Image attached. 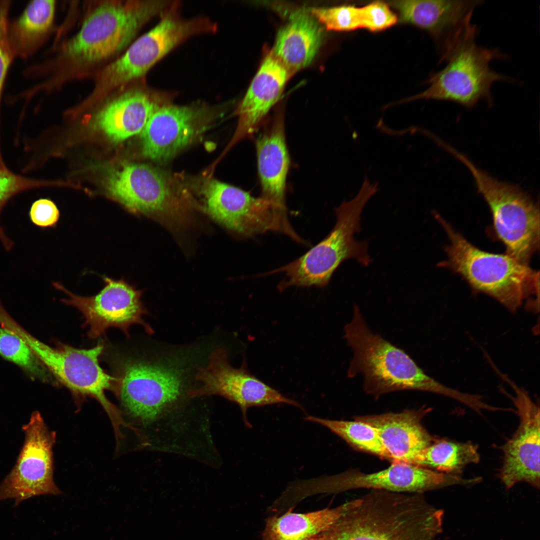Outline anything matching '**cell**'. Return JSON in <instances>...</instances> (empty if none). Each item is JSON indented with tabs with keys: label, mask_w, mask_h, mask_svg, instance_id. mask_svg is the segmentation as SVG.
<instances>
[{
	"label": "cell",
	"mask_w": 540,
	"mask_h": 540,
	"mask_svg": "<svg viewBox=\"0 0 540 540\" xmlns=\"http://www.w3.org/2000/svg\"><path fill=\"white\" fill-rule=\"evenodd\" d=\"M443 516L422 494L372 490L310 540H436Z\"/></svg>",
	"instance_id": "6da1fadb"
},
{
	"label": "cell",
	"mask_w": 540,
	"mask_h": 540,
	"mask_svg": "<svg viewBox=\"0 0 540 540\" xmlns=\"http://www.w3.org/2000/svg\"><path fill=\"white\" fill-rule=\"evenodd\" d=\"M344 338L352 351L347 376L363 377V388L377 398L398 390L434 393L468 405L470 393L440 383L428 375L404 350L368 327L359 308L354 305L352 320L344 328Z\"/></svg>",
	"instance_id": "7a4b0ae2"
},
{
	"label": "cell",
	"mask_w": 540,
	"mask_h": 540,
	"mask_svg": "<svg viewBox=\"0 0 540 540\" xmlns=\"http://www.w3.org/2000/svg\"><path fill=\"white\" fill-rule=\"evenodd\" d=\"M434 216L449 239L447 258L438 265L459 274L476 292L488 295L514 312L525 299L539 298V272L507 254H496L474 246L438 214Z\"/></svg>",
	"instance_id": "3957f363"
},
{
	"label": "cell",
	"mask_w": 540,
	"mask_h": 540,
	"mask_svg": "<svg viewBox=\"0 0 540 540\" xmlns=\"http://www.w3.org/2000/svg\"><path fill=\"white\" fill-rule=\"evenodd\" d=\"M379 190L378 184L365 177L356 196L335 208L336 224L324 239L296 260L265 274H284L285 278L278 287L282 292L292 286H325L338 266L349 258L368 266L372 262L368 242L358 241L354 235L360 231L364 206Z\"/></svg>",
	"instance_id": "277c9868"
},
{
	"label": "cell",
	"mask_w": 540,
	"mask_h": 540,
	"mask_svg": "<svg viewBox=\"0 0 540 540\" xmlns=\"http://www.w3.org/2000/svg\"><path fill=\"white\" fill-rule=\"evenodd\" d=\"M170 0H109L90 14L80 30L62 48V56L85 66L113 56L126 48L149 20L160 16Z\"/></svg>",
	"instance_id": "5b68a950"
},
{
	"label": "cell",
	"mask_w": 540,
	"mask_h": 540,
	"mask_svg": "<svg viewBox=\"0 0 540 540\" xmlns=\"http://www.w3.org/2000/svg\"><path fill=\"white\" fill-rule=\"evenodd\" d=\"M452 156L472 174L490 210L496 232L504 244L506 254L528 265L539 248L538 204L520 186L494 178L458 150Z\"/></svg>",
	"instance_id": "8992f818"
},
{
	"label": "cell",
	"mask_w": 540,
	"mask_h": 540,
	"mask_svg": "<svg viewBox=\"0 0 540 540\" xmlns=\"http://www.w3.org/2000/svg\"><path fill=\"white\" fill-rule=\"evenodd\" d=\"M105 184L108 194L128 210L172 228L188 226L198 208L194 200L175 188L168 176L146 164L123 163L108 174Z\"/></svg>",
	"instance_id": "52a82bcc"
},
{
	"label": "cell",
	"mask_w": 540,
	"mask_h": 540,
	"mask_svg": "<svg viewBox=\"0 0 540 540\" xmlns=\"http://www.w3.org/2000/svg\"><path fill=\"white\" fill-rule=\"evenodd\" d=\"M476 33V28L468 32L442 55L448 64L431 76L427 89L398 104L418 99L452 101L468 108L480 100L492 104V84L510 80L490 66L492 60L504 56L496 48L478 46Z\"/></svg>",
	"instance_id": "ba28073f"
},
{
	"label": "cell",
	"mask_w": 540,
	"mask_h": 540,
	"mask_svg": "<svg viewBox=\"0 0 540 540\" xmlns=\"http://www.w3.org/2000/svg\"><path fill=\"white\" fill-rule=\"evenodd\" d=\"M12 330L62 384L75 393L96 398L108 414L114 427L120 424L122 420L118 412L105 394L106 390H117L119 380L107 374L99 364L102 344L99 343L90 349L76 348L61 342L52 347L34 337L19 324L14 325Z\"/></svg>",
	"instance_id": "9c48e42d"
},
{
	"label": "cell",
	"mask_w": 540,
	"mask_h": 540,
	"mask_svg": "<svg viewBox=\"0 0 540 540\" xmlns=\"http://www.w3.org/2000/svg\"><path fill=\"white\" fill-rule=\"evenodd\" d=\"M200 210L228 230L245 237L268 231L294 237L286 213L262 197L255 198L237 187L208 178L198 190Z\"/></svg>",
	"instance_id": "30bf717a"
},
{
	"label": "cell",
	"mask_w": 540,
	"mask_h": 540,
	"mask_svg": "<svg viewBox=\"0 0 540 540\" xmlns=\"http://www.w3.org/2000/svg\"><path fill=\"white\" fill-rule=\"evenodd\" d=\"M469 478L443 474L418 466L392 462L382 470L365 474L356 470L332 476L298 480L295 488L298 498L318 494H333L358 488H372L395 492L422 494L450 486L468 485Z\"/></svg>",
	"instance_id": "8fae6325"
},
{
	"label": "cell",
	"mask_w": 540,
	"mask_h": 540,
	"mask_svg": "<svg viewBox=\"0 0 540 540\" xmlns=\"http://www.w3.org/2000/svg\"><path fill=\"white\" fill-rule=\"evenodd\" d=\"M117 392L123 406L144 424L152 422L176 404L184 388L180 370L160 364L128 358L118 367Z\"/></svg>",
	"instance_id": "7c38bea8"
},
{
	"label": "cell",
	"mask_w": 540,
	"mask_h": 540,
	"mask_svg": "<svg viewBox=\"0 0 540 540\" xmlns=\"http://www.w3.org/2000/svg\"><path fill=\"white\" fill-rule=\"evenodd\" d=\"M22 429L24 444L14 466L0 485V502L14 499V506L34 496L60 494L53 476L56 433L49 430L37 411Z\"/></svg>",
	"instance_id": "4fadbf2b"
},
{
	"label": "cell",
	"mask_w": 540,
	"mask_h": 540,
	"mask_svg": "<svg viewBox=\"0 0 540 540\" xmlns=\"http://www.w3.org/2000/svg\"><path fill=\"white\" fill-rule=\"evenodd\" d=\"M494 371L510 386L514 394L500 388L515 406L519 423L510 438L501 447L502 462L498 476L507 489L520 482L539 488L540 411L539 403L497 368Z\"/></svg>",
	"instance_id": "5bb4252c"
},
{
	"label": "cell",
	"mask_w": 540,
	"mask_h": 540,
	"mask_svg": "<svg viewBox=\"0 0 540 540\" xmlns=\"http://www.w3.org/2000/svg\"><path fill=\"white\" fill-rule=\"evenodd\" d=\"M221 113L220 108L203 103L162 105L141 132L144 156L158 162L170 160L200 138Z\"/></svg>",
	"instance_id": "9a60e30c"
},
{
	"label": "cell",
	"mask_w": 540,
	"mask_h": 540,
	"mask_svg": "<svg viewBox=\"0 0 540 540\" xmlns=\"http://www.w3.org/2000/svg\"><path fill=\"white\" fill-rule=\"evenodd\" d=\"M102 279L103 288L90 296L74 294L59 282L52 284L68 296L62 301L76 308L82 314L90 338L100 336L112 327L118 328L128 335L130 326L134 324L142 325L148 333L152 334V330L142 318L147 312L141 300L142 292L124 279L106 276Z\"/></svg>",
	"instance_id": "2e32d148"
},
{
	"label": "cell",
	"mask_w": 540,
	"mask_h": 540,
	"mask_svg": "<svg viewBox=\"0 0 540 540\" xmlns=\"http://www.w3.org/2000/svg\"><path fill=\"white\" fill-rule=\"evenodd\" d=\"M227 352L218 348L210 354L206 366L200 368L195 376L200 386L188 392L190 396L218 395L238 404L246 424L247 410L252 406L286 404L302 410L298 402L289 398L254 376L246 368L245 360L239 368L232 366Z\"/></svg>",
	"instance_id": "e0dca14e"
},
{
	"label": "cell",
	"mask_w": 540,
	"mask_h": 540,
	"mask_svg": "<svg viewBox=\"0 0 540 540\" xmlns=\"http://www.w3.org/2000/svg\"><path fill=\"white\" fill-rule=\"evenodd\" d=\"M180 4L173 1L160 16L158 24L132 44L118 60L119 66L128 77L144 76L158 60L192 36L216 32L217 24L206 17L182 18Z\"/></svg>",
	"instance_id": "ac0fdd59"
},
{
	"label": "cell",
	"mask_w": 540,
	"mask_h": 540,
	"mask_svg": "<svg viewBox=\"0 0 540 540\" xmlns=\"http://www.w3.org/2000/svg\"><path fill=\"white\" fill-rule=\"evenodd\" d=\"M482 2L407 0L392 1L390 4L398 11L402 22L443 38L444 52L474 26L470 22L473 12Z\"/></svg>",
	"instance_id": "d6986e66"
},
{
	"label": "cell",
	"mask_w": 540,
	"mask_h": 540,
	"mask_svg": "<svg viewBox=\"0 0 540 540\" xmlns=\"http://www.w3.org/2000/svg\"><path fill=\"white\" fill-rule=\"evenodd\" d=\"M292 75L271 52L266 56L238 106L236 114L238 122L231 146L258 129L270 108L280 99Z\"/></svg>",
	"instance_id": "ffe728a7"
},
{
	"label": "cell",
	"mask_w": 540,
	"mask_h": 540,
	"mask_svg": "<svg viewBox=\"0 0 540 540\" xmlns=\"http://www.w3.org/2000/svg\"><path fill=\"white\" fill-rule=\"evenodd\" d=\"M164 92L142 88L128 90L106 104L97 114L98 127L114 142L141 132L160 106L168 103Z\"/></svg>",
	"instance_id": "44dd1931"
},
{
	"label": "cell",
	"mask_w": 540,
	"mask_h": 540,
	"mask_svg": "<svg viewBox=\"0 0 540 540\" xmlns=\"http://www.w3.org/2000/svg\"><path fill=\"white\" fill-rule=\"evenodd\" d=\"M258 172L264 199L286 211V182L290 165L283 112H276L256 142Z\"/></svg>",
	"instance_id": "7402d4cb"
},
{
	"label": "cell",
	"mask_w": 540,
	"mask_h": 540,
	"mask_svg": "<svg viewBox=\"0 0 540 540\" xmlns=\"http://www.w3.org/2000/svg\"><path fill=\"white\" fill-rule=\"evenodd\" d=\"M430 408L406 410L402 412L359 416L354 420L366 423L378 432L392 456L391 462L405 463L435 440L422 424Z\"/></svg>",
	"instance_id": "603a6c76"
},
{
	"label": "cell",
	"mask_w": 540,
	"mask_h": 540,
	"mask_svg": "<svg viewBox=\"0 0 540 540\" xmlns=\"http://www.w3.org/2000/svg\"><path fill=\"white\" fill-rule=\"evenodd\" d=\"M322 36L318 22L310 13L299 12L280 30L271 52L292 74L311 62Z\"/></svg>",
	"instance_id": "cb8c5ba5"
},
{
	"label": "cell",
	"mask_w": 540,
	"mask_h": 540,
	"mask_svg": "<svg viewBox=\"0 0 540 540\" xmlns=\"http://www.w3.org/2000/svg\"><path fill=\"white\" fill-rule=\"evenodd\" d=\"M56 8L54 0L30 1L20 14L6 25V36L14 58L32 56L42 44L52 26Z\"/></svg>",
	"instance_id": "d4e9b609"
},
{
	"label": "cell",
	"mask_w": 540,
	"mask_h": 540,
	"mask_svg": "<svg viewBox=\"0 0 540 540\" xmlns=\"http://www.w3.org/2000/svg\"><path fill=\"white\" fill-rule=\"evenodd\" d=\"M354 502V500L334 508L306 513L288 510L270 516L260 540H310L330 526Z\"/></svg>",
	"instance_id": "484cf974"
},
{
	"label": "cell",
	"mask_w": 540,
	"mask_h": 540,
	"mask_svg": "<svg viewBox=\"0 0 540 540\" xmlns=\"http://www.w3.org/2000/svg\"><path fill=\"white\" fill-rule=\"evenodd\" d=\"M476 445L446 439H435L405 463L424 467L445 474L458 476L468 464L480 462Z\"/></svg>",
	"instance_id": "4316f807"
},
{
	"label": "cell",
	"mask_w": 540,
	"mask_h": 540,
	"mask_svg": "<svg viewBox=\"0 0 540 540\" xmlns=\"http://www.w3.org/2000/svg\"><path fill=\"white\" fill-rule=\"evenodd\" d=\"M306 420L320 424L356 449L392 461V456L384 444L378 430L362 422L333 420L310 415Z\"/></svg>",
	"instance_id": "83f0119b"
},
{
	"label": "cell",
	"mask_w": 540,
	"mask_h": 540,
	"mask_svg": "<svg viewBox=\"0 0 540 540\" xmlns=\"http://www.w3.org/2000/svg\"><path fill=\"white\" fill-rule=\"evenodd\" d=\"M0 355L19 366L33 378L49 382L48 370L26 344L17 334L0 328Z\"/></svg>",
	"instance_id": "f1b7e54d"
},
{
	"label": "cell",
	"mask_w": 540,
	"mask_h": 540,
	"mask_svg": "<svg viewBox=\"0 0 540 540\" xmlns=\"http://www.w3.org/2000/svg\"><path fill=\"white\" fill-rule=\"evenodd\" d=\"M43 184L42 181L16 173L7 166L0 168V216L2 209L12 198ZM0 242L7 251L11 250L14 245L0 223Z\"/></svg>",
	"instance_id": "f546056e"
},
{
	"label": "cell",
	"mask_w": 540,
	"mask_h": 540,
	"mask_svg": "<svg viewBox=\"0 0 540 540\" xmlns=\"http://www.w3.org/2000/svg\"><path fill=\"white\" fill-rule=\"evenodd\" d=\"M310 13L329 30L350 31L362 28L361 8L344 5L310 9Z\"/></svg>",
	"instance_id": "4dcf8cb0"
},
{
	"label": "cell",
	"mask_w": 540,
	"mask_h": 540,
	"mask_svg": "<svg viewBox=\"0 0 540 540\" xmlns=\"http://www.w3.org/2000/svg\"><path fill=\"white\" fill-rule=\"evenodd\" d=\"M12 1L0 0V167L4 166L0 142V109L3 90L6 75L15 58L9 46L6 36V25Z\"/></svg>",
	"instance_id": "1f68e13d"
},
{
	"label": "cell",
	"mask_w": 540,
	"mask_h": 540,
	"mask_svg": "<svg viewBox=\"0 0 540 540\" xmlns=\"http://www.w3.org/2000/svg\"><path fill=\"white\" fill-rule=\"evenodd\" d=\"M362 28L378 32L394 25L397 22L396 15L384 2H375L361 7Z\"/></svg>",
	"instance_id": "d6a6232c"
},
{
	"label": "cell",
	"mask_w": 540,
	"mask_h": 540,
	"mask_svg": "<svg viewBox=\"0 0 540 540\" xmlns=\"http://www.w3.org/2000/svg\"><path fill=\"white\" fill-rule=\"evenodd\" d=\"M60 216V213L57 206L49 198H39L34 201L30 207V220L33 224L40 228L56 226Z\"/></svg>",
	"instance_id": "836d02e7"
}]
</instances>
